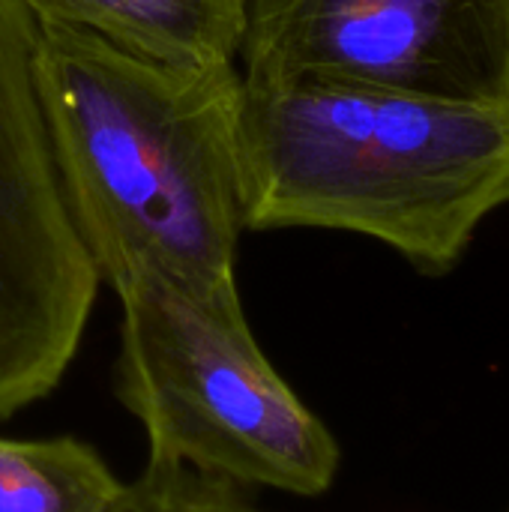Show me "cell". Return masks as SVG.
Returning <instances> with one entry per match:
<instances>
[{
	"instance_id": "ba28073f",
	"label": "cell",
	"mask_w": 509,
	"mask_h": 512,
	"mask_svg": "<svg viewBox=\"0 0 509 512\" xmlns=\"http://www.w3.org/2000/svg\"><path fill=\"white\" fill-rule=\"evenodd\" d=\"M120 512H267L249 489L228 480H216L189 468L144 465V471L126 483V501Z\"/></svg>"
},
{
	"instance_id": "3957f363",
	"label": "cell",
	"mask_w": 509,
	"mask_h": 512,
	"mask_svg": "<svg viewBox=\"0 0 509 512\" xmlns=\"http://www.w3.org/2000/svg\"><path fill=\"white\" fill-rule=\"evenodd\" d=\"M120 300L117 396L147 435V462L240 489L324 495L339 444L258 348L243 300L210 303L135 273Z\"/></svg>"
},
{
	"instance_id": "5b68a950",
	"label": "cell",
	"mask_w": 509,
	"mask_h": 512,
	"mask_svg": "<svg viewBox=\"0 0 509 512\" xmlns=\"http://www.w3.org/2000/svg\"><path fill=\"white\" fill-rule=\"evenodd\" d=\"M243 81L333 78L509 105V0H249Z\"/></svg>"
},
{
	"instance_id": "6da1fadb",
	"label": "cell",
	"mask_w": 509,
	"mask_h": 512,
	"mask_svg": "<svg viewBox=\"0 0 509 512\" xmlns=\"http://www.w3.org/2000/svg\"><path fill=\"white\" fill-rule=\"evenodd\" d=\"M33 81L99 282L153 273L210 303L237 300L243 72L168 66L78 27L36 24Z\"/></svg>"
},
{
	"instance_id": "7a4b0ae2",
	"label": "cell",
	"mask_w": 509,
	"mask_h": 512,
	"mask_svg": "<svg viewBox=\"0 0 509 512\" xmlns=\"http://www.w3.org/2000/svg\"><path fill=\"white\" fill-rule=\"evenodd\" d=\"M246 231L372 237L447 276L509 204V105H462L333 78L243 81Z\"/></svg>"
},
{
	"instance_id": "52a82bcc",
	"label": "cell",
	"mask_w": 509,
	"mask_h": 512,
	"mask_svg": "<svg viewBox=\"0 0 509 512\" xmlns=\"http://www.w3.org/2000/svg\"><path fill=\"white\" fill-rule=\"evenodd\" d=\"M126 483L78 438H0V512H120Z\"/></svg>"
},
{
	"instance_id": "8992f818",
	"label": "cell",
	"mask_w": 509,
	"mask_h": 512,
	"mask_svg": "<svg viewBox=\"0 0 509 512\" xmlns=\"http://www.w3.org/2000/svg\"><path fill=\"white\" fill-rule=\"evenodd\" d=\"M36 24L87 30L135 57L219 69L237 66L249 0H21Z\"/></svg>"
},
{
	"instance_id": "277c9868",
	"label": "cell",
	"mask_w": 509,
	"mask_h": 512,
	"mask_svg": "<svg viewBox=\"0 0 509 512\" xmlns=\"http://www.w3.org/2000/svg\"><path fill=\"white\" fill-rule=\"evenodd\" d=\"M33 39L27 6L0 0V420L60 384L102 285L54 168Z\"/></svg>"
}]
</instances>
